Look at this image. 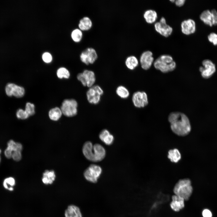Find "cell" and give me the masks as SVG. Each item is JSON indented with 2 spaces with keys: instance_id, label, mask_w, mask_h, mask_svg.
<instances>
[{
  "instance_id": "6da1fadb",
  "label": "cell",
  "mask_w": 217,
  "mask_h": 217,
  "mask_svg": "<svg viewBox=\"0 0 217 217\" xmlns=\"http://www.w3.org/2000/svg\"><path fill=\"white\" fill-rule=\"evenodd\" d=\"M168 121L172 131L176 135L184 136L191 130L189 119L184 114L180 112H172L168 115Z\"/></svg>"
},
{
  "instance_id": "7a4b0ae2",
  "label": "cell",
  "mask_w": 217,
  "mask_h": 217,
  "mask_svg": "<svg viewBox=\"0 0 217 217\" xmlns=\"http://www.w3.org/2000/svg\"><path fill=\"white\" fill-rule=\"evenodd\" d=\"M153 65L156 70L164 73L174 71L176 66L173 58L168 55L160 56L154 61Z\"/></svg>"
},
{
  "instance_id": "3957f363",
  "label": "cell",
  "mask_w": 217,
  "mask_h": 217,
  "mask_svg": "<svg viewBox=\"0 0 217 217\" xmlns=\"http://www.w3.org/2000/svg\"><path fill=\"white\" fill-rule=\"evenodd\" d=\"M173 190L175 194L183 198L185 200H188L193 191L190 180L188 178L179 180L175 185Z\"/></svg>"
},
{
  "instance_id": "277c9868",
  "label": "cell",
  "mask_w": 217,
  "mask_h": 217,
  "mask_svg": "<svg viewBox=\"0 0 217 217\" xmlns=\"http://www.w3.org/2000/svg\"><path fill=\"white\" fill-rule=\"evenodd\" d=\"M78 103L74 99H65L62 102L60 108L62 114L68 117L75 116L77 113Z\"/></svg>"
},
{
  "instance_id": "5b68a950",
  "label": "cell",
  "mask_w": 217,
  "mask_h": 217,
  "mask_svg": "<svg viewBox=\"0 0 217 217\" xmlns=\"http://www.w3.org/2000/svg\"><path fill=\"white\" fill-rule=\"evenodd\" d=\"M104 91L98 85H94L89 88L86 93L87 99L90 104L96 105L100 101Z\"/></svg>"
},
{
  "instance_id": "8992f818",
  "label": "cell",
  "mask_w": 217,
  "mask_h": 217,
  "mask_svg": "<svg viewBox=\"0 0 217 217\" xmlns=\"http://www.w3.org/2000/svg\"><path fill=\"white\" fill-rule=\"evenodd\" d=\"M102 172V168L99 166L91 164L84 171L83 175L87 181L92 183H96Z\"/></svg>"
},
{
  "instance_id": "52a82bcc",
  "label": "cell",
  "mask_w": 217,
  "mask_h": 217,
  "mask_svg": "<svg viewBox=\"0 0 217 217\" xmlns=\"http://www.w3.org/2000/svg\"><path fill=\"white\" fill-rule=\"evenodd\" d=\"M98 57L96 50L91 47H88L85 48L82 51L80 55L81 61L86 65L94 63Z\"/></svg>"
},
{
  "instance_id": "ba28073f",
  "label": "cell",
  "mask_w": 217,
  "mask_h": 217,
  "mask_svg": "<svg viewBox=\"0 0 217 217\" xmlns=\"http://www.w3.org/2000/svg\"><path fill=\"white\" fill-rule=\"evenodd\" d=\"M77 80L84 86L90 88L94 85L96 80L95 73L91 70H84L77 76Z\"/></svg>"
},
{
  "instance_id": "9c48e42d",
  "label": "cell",
  "mask_w": 217,
  "mask_h": 217,
  "mask_svg": "<svg viewBox=\"0 0 217 217\" xmlns=\"http://www.w3.org/2000/svg\"><path fill=\"white\" fill-rule=\"evenodd\" d=\"M132 100L134 105L137 108L144 107L148 104L147 95L143 91L134 92L132 95Z\"/></svg>"
},
{
  "instance_id": "30bf717a",
  "label": "cell",
  "mask_w": 217,
  "mask_h": 217,
  "mask_svg": "<svg viewBox=\"0 0 217 217\" xmlns=\"http://www.w3.org/2000/svg\"><path fill=\"white\" fill-rule=\"evenodd\" d=\"M202 64L203 66L199 68L201 76L206 79L211 77L215 71V64L211 60L208 59L203 60Z\"/></svg>"
},
{
  "instance_id": "8fae6325",
  "label": "cell",
  "mask_w": 217,
  "mask_h": 217,
  "mask_svg": "<svg viewBox=\"0 0 217 217\" xmlns=\"http://www.w3.org/2000/svg\"><path fill=\"white\" fill-rule=\"evenodd\" d=\"M154 27L157 32L166 37L170 36L173 31L172 28L167 24L165 19L163 17L161 18L159 22L155 23Z\"/></svg>"
},
{
  "instance_id": "7c38bea8",
  "label": "cell",
  "mask_w": 217,
  "mask_h": 217,
  "mask_svg": "<svg viewBox=\"0 0 217 217\" xmlns=\"http://www.w3.org/2000/svg\"><path fill=\"white\" fill-rule=\"evenodd\" d=\"M140 62L142 69L146 70L149 69L154 62L152 52L150 51L143 52L140 56Z\"/></svg>"
},
{
  "instance_id": "4fadbf2b",
  "label": "cell",
  "mask_w": 217,
  "mask_h": 217,
  "mask_svg": "<svg viewBox=\"0 0 217 217\" xmlns=\"http://www.w3.org/2000/svg\"><path fill=\"white\" fill-rule=\"evenodd\" d=\"M181 30L185 35H188L194 33L196 30L195 21L191 19L183 21L181 24Z\"/></svg>"
},
{
  "instance_id": "5bb4252c",
  "label": "cell",
  "mask_w": 217,
  "mask_h": 217,
  "mask_svg": "<svg viewBox=\"0 0 217 217\" xmlns=\"http://www.w3.org/2000/svg\"><path fill=\"white\" fill-rule=\"evenodd\" d=\"M172 200L170 206L175 212H179L184 207L185 200L183 198L175 194L172 196Z\"/></svg>"
},
{
  "instance_id": "9a60e30c",
  "label": "cell",
  "mask_w": 217,
  "mask_h": 217,
  "mask_svg": "<svg viewBox=\"0 0 217 217\" xmlns=\"http://www.w3.org/2000/svg\"><path fill=\"white\" fill-rule=\"evenodd\" d=\"M93 151L94 162L101 161L105 157L106 151L101 145L96 143L93 145Z\"/></svg>"
},
{
  "instance_id": "2e32d148",
  "label": "cell",
  "mask_w": 217,
  "mask_h": 217,
  "mask_svg": "<svg viewBox=\"0 0 217 217\" xmlns=\"http://www.w3.org/2000/svg\"><path fill=\"white\" fill-rule=\"evenodd\" d=\"M82 152L87 159L94 162L93 145L91 142L88 141L84 143L82 148Z\"/></svg>"
},
{
  "instance_id": "e0dca14e",
  "label": "cell",
  "mask_w": 217,
  "mask_h": 217,
  "mask_svg": "<svg viewBox=\"0 0 217 217\" xmlns=\"http://www.w3.org/2000/svg\"><path fill=\"white\" fill-rule=\"evenodd\" d=\"M93 26V22L90 17L85 16L80 19L78 24L79 28L83 31L90 30Z\"/></svg>"
},
{
  "instance_id": "ac0fdd59",
  "label": "cell",
  "mask_w": 217,
  "mask_h": 217,
  "mask_svg": "<svg viewBox=\"0 0 217 217\" xmlns=\"http://www.w3.org/2000/svg\"><path fill=\"white\" fill-rule=\"evenodd\" d=\"M64 215L65 217H82L80 208L73 205L68 206L65 210Z\"/></svg>"
},
{
  "instance_id": "d6986e66",
  "label": "cell",
  "mask_w": 217,
  "mask_h": 217,
  "mask_svg": "<svg viewBox=\"0 0 217 217\" xmlns=\"http://www.w3.org/2000/svg\"><path fill=\"white\" fill-rule=\"evenodd\" d=\"M99 137L102 142L108 145H111L114 140L113 136L106 129H103L100 132L99 135Z\"/></svg>"
},
{
  "instance_id": "ffe728a7",
  "label": "cell",
  "mask_w": 217,
  "mask_h": 217,
  "mask_svg": "<svg viewBox=\"0 0 217 217\" xmlns=\"http://www.w3.org/2000/svg\"><path fill=\"white\" fill-rule=\"evenodd\" d=\"M125 64L129 70H134L138 65L139 61L137 57L134 55H130L126 58Z\"/></svg>"
},
{
  "instance_id": "44dd1931",
  "label": "cell",
  "mask_w": 217,
  "mask_h": 217,
  "mask_svg": "<svg viewBox=\"0 0 217 217\" xmlns=\"http://www.w3.org/2000/svg\"><path fill=\"white\" fill-rule=\"evenodd\" d=\"M200 17L205 24L210 26L213 25L212 16L211 11L209 10L204 11L200 14Z\"/></svg>"
},
{
  "instance_id": "7402d4cb",
  "label": "cell",
  "mask_w": 217,
  "mask_h": 217,
  "mask_svg": "<svg viewBox=\"0 0 217 217\" xmlns=\"http://www.w3.org/2000/svg\"><path fill=\"white\" fill-rule=\"evenodd\" d=\"M143 16L146 21L149 24L154 23L158 17L156 11L151 9L145 11L143 14Z\"/></svg>"
},
{
  "instance_id": "603a6c76",
  "label": "cell",
  "mask_w": 217,
  "mask_h": 217,
  "mask_svg": "<svg viewBox=\"0 0 217 217\" xmlns=\"http://www.w3.org/2000/svg\"><path fill=\"white\" fill-rule=\"evenodd\" d=\"M55 175L53 171L46 170L43 174L42 181L46 184H52L55 180Z\"/></svg>"
},
{
  "instance_id": "cb8c5ba5",
  "label": "cell",
  "mask_w": 217,
  "mask_h": 217,
  "mask_svg": "<svg viewBox=\"0 0 217 217\" xmlns=\"http://www.w3.org/2000/svg\"><path fill=\"white\" fill-rule=\"evenodd\" d=\"M168 158L173 162L176 163L181 158V155L177 148L170 149L168 152Z\"/></svg>"
},
{
  "instance_id": "d4e9b609",
  "label": "cell",
  "mask_w": 217,
  "mask_h": 217,
  "mask_svg": "<svg viewBox=\"0 0 217 217\" xmlns=\"http://www.w3.org/2000/svg\"><path fill=\"white\" fill-rule=\"evenodd\" d=\"M62 113L60 108L55 107L51 109L49 112V116L52 120L57 121L61 117Z\"/></svg>"
},
{
  "instance_id": "484cf974",
  "label": "cell",
  "mask_w": 217,
  "mask_h": 217,
  "mask_svg": "<svg viewBox=\"0 0 217 217\" xmlns=\"http://www.w3.org/2000/svg\"><path fill=\"white\" fill-rule=\"evenodd\" d=\"M116 93L119 97L122 99H127L130 95V92L128 89L122 85H120L117 87Z\"/></svg>"
},
{
  "instance_id": "4316f807",
  "label": "cell",
  "mask_w": 217,
  "mask_h": 217,
  "mask_svg": "<svg viewBox=\"0 0 217 217\" xmlns=\"http://www.w3.org/2000/svg\"><path fill=\"white\" fill-rule=\"evenodd\" d=\"M15 184V180L12 177H9L5 179L3 182L4 188L10 191L14 190L13 187Z\"/></svg>"
},
{
  "instance_id": "83f0119b",
  "label": "cell",
  "mask_w": 217,
  "mask_h": 217,
  "mask_svg": "<svg viewBox=\"0 0 217 217\" xmlns=\"http://www.w3.org/2000/svg\"><path fill=\"white\" fill-rule=\"evenodd\" d=\"M71 36L74 41L76 42H79L82 40L83 38L82 31L79 28H76L71 32Z\"/></svg>"
},
{
  "instance_id": "f1b7e54d",
  "label": "cell",
  "mask_w": 217,
  "mask_h": 217,
  "mask_svg": "<svg viewBox=\"0 0 217 217\" xmlns=\"http://www.w3.org/2000/svg\"><path fill=\"white\" fill-rule=\"evenodd\" d=\"M7 147L13 152L14 151H21L23 149L22 145L20 143L16 142L12 140L8 142Z\"/></svg>"
},
{
  "instance_id": "f546056e",
  "label": "cell",
  "mask_w": 217,
  "mask_h": 217,
  "mask_svg": "<svg viewBox=\"0 0 217 217\" xmlns=\"http://www.w3.org/2000/svg\"><path fill=\"white\" fill-rule=\"evenodd\" d=\"M25 93L24 87L15 84L13 90L12 96L17 98H21L24 96Z\"/></svg>"
},
{
  "instance_id": "4dcf8cb0",
  "label": "cell",
  "mask_w": 217,
  "mask_h": 217,
  "mask_svg": "<svg viewBox=\"0 0 217 217\" xmlns=\"http://www.w3.org/2000/svg\"><path fill=\"white\" fill-rule=\"evenodd\" d=\"M56 74L58 77L61 79L63 78L68 79L70 75L69 71L63 67H60L57 70Z\"/></svg>"
},
{
  "instance_id": "1f68e13d",
  "label": "cell",
  "mask_w": 217,
  "mask_h": 217,
  "mask_svg": "<svg viewBox=\"0 0 217 217\" xmlns=\"http://www.w3.org/2000/svg\"><path fill=\"white\" fill-rule=\"evenodd\" d=\"M29 116L33 115L35 113V107L34 104L30 102L26 103L25 110Z\"/></svg>"
},
{
  "instance_id": "d6a6232c",
  "label": "cell",
  "mask_w": 217,
  "mask_h": 217,
  "mask_svg": "<svg viewBox=\"0 0 217 217\" xmlns=\"http://www.w3.org/2000/svg\"><path fill=\"white\" fill-rule=\"evenodd\" d=\"M16 115L18 118L22 120L26 119L30 116L26 111L22 109H18Z\"/></svg>"
},
{
  "instance_id": "836d02e7",
  "label": "cell",
  "mask_w": 217,
  "mask_h": 217,
  "mask_svg": "<svg viewBox=\"0 0 217 217\" xmlns=\"http://www.w3.org/2000/svg\"><path fill=\"white\" fill-rule=\"evenodd\" d=\"M15 84L12 83H8L5 88V91L6 95L9 96H12L13 88Z\"/></svg>"
},
{
  "instance_id": "e575fe53",
  "label": "cell",
  "mask_w": 217,
  "mask_h": 217,
  "mask_svg": "<svg viewBox=\"0 0 217 217\" xmlns=\"http://www.w3.org/2000/svg\"><path fill=\"white\" fill-rule=\"evenodd\" d=\"M208 39L209 41L214 45H217V33L214 32L210 33L208 36Z\"/></svg>"
},
{
  "instance_id": "d590c367",
  "label": "cell",
  "mask_w": 217,
  "mask_h": 217,
  "mask_svg": "<svg viewBox=\"0 0 217 217\" xmlns=\"http://www.w3.org/2000/svg\"><path fill=\"white\" fill-rule=\"evenodd\" d=\"M42 58L43 61L46 63L51 62L52 59L51 54L48 52H45L42 54Z\"/></svg>"
},
{
  "instance_id": "8d00e7d4",
  "label": "cell",
  "mask_w": 217,
  "mask_h": 217,
  "mask_svg": "<svg viewBox=\"0 0 217 217\" xmlns=\"http://www.w3.org/2000/svg\"><path fill=\"white\" fill-rule=\"evenodd\" d=\"M22 155L21 151H14L12 154L11 158L16 161H19L21 159Z\"/></svg>"
},
{
  "instance_id": "74e56055",
  "label": "cell",
  "mask_w": 217,
  "mask_h": 217,
  "mask_svg": "<svg viewBox=\"0 0 217 217\" xmlns=\"http://www.w3.org/2000/svg\"><path fill=\"white\" fill-rule=\"evenodd\" d=\"M211 12L212 14L213 25H217V11L215 9L212 10Z\"/></svg>"
},
{
  "instance_id": "f35d334b",
  "label": "cell",
  "mask_w": 217,
  "mask_h": 217,
  "mask_svg": "<svg viewBox=\"0 0 217 217\" xmlns=\"http://www.w3.org/2000/svg\"><path fill=\"white\" fill-rule=\"evenodd\" d=\"M13 152L11 149L7 147L4 151V154L7 158L10 159L12 157Z\"/></svg>"
},
{
  "instance_id": "ab89813d",
  "label": "cell",
  "mask_w": 217,
  "mask_h": 217,
  "mask_svg": "<svg viewBox=\"0 0 217 217\" xmlns=\"http://www.w3.org/2000/svg\"><path fill=\"white\" fill-rule=\"evenodd\" d=\"M202 215L203 217H212V214L210 210L205 209L202 212Z\"/></svg>"
},
{
  "instance_id": "60d3db41",
  "label": "cell",
  "mask_w": 217,
  "mask_h": 217,
  "mask_svg": "<svg viewBox=\"0 0 217 217\" xmlns=\"http://www.w3.org/2000/svg\"><path fill=\"white\" fill-rule=\"evenodd\" d=\"M185 2V0H175L174 2L176 6L180 7L184 5Z\"/></svg>"
},
{
  "instance_id": "b9f144b4",
  "label": "cell",
  "mask_w": 217,
  "mask_h": 217,
  "mask_svg": "<svg viewBox=\"0 0 217 217\" xmlns=\"http://www.w3.org/2000/svg\"><path fill=\"white\" fill-rule=\"evenodd\" d=\"M1 150L0 149V163L1 160V157H0V154H1Z\"/></svg>"
}]
</instances>
